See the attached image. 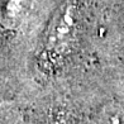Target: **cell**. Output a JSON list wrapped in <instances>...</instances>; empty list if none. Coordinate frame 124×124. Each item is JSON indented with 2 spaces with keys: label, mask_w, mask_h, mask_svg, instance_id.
Here are the masks:
<instances>
[{
  "label": "cell",
  "mask_w": 124,
  "mask_h": 124,
  "mask_svg": "<svg viewBox=\"0 0 124 124\" xmlns=\"http://www.w3.org/2000/svg\"><path fill=\"white\" fill-rule=\"evenodd\" d=\"M75 33V14L70 5H65L51 24L46 37V49L49 54L60 56L67 49Z\"/></svg>",
  "instance_id": "1"
},
{
  "label": "cell",
  "mask_w": 124,
  "mask_h": 124,
  "mask_svg": "<svg viewBox=\"0 0 124 124\" xmlns=\"http://www.w3.org/2000/svg\"><path fill=\"white\" fill-rule=\"evenodd\" d=\"M53 124H66V123H53Z\"/></svg>",
  "instance_id": "3"
},
{
  "label": "cell",
  "mask_w": 124,
  "mask_h": 124,
  "mask_svg": "<svg viewBox=\"0 0 124 124\" xmlns=\"http://www.w3.org/2000/svg\"><path fill=\"white\" fill-rule=\"evenodd\" d=\"M99 124H124V109L118 105H108L98 116Z\"/></svg>",
  "instance_id": "2"
}]
</instances>
